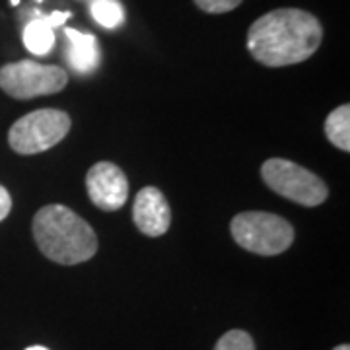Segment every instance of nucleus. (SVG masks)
<instances>
[{
	"label": "nucleus",
	"instance_id": "1",
	"mask_svg": "<svg viewBox=\"0 0 350 350\" xmlns=\"http://www.w3.org/2000/svg\"><path fill=\"white\" fill-rule=\"evenodd\" d=\"M323 27L313 14L278 8L255 20L247 31V51L265 66H290L308 61L319 49Z\"/></svg>",
	"mask_w": 350,
	"mask_h": 350
},
{
	"label": "nucleus",
	"instance_id": "2",
	"mask_svg": "<svg viewBox=\"0 0 350 350\" xmlns=\"http://www.w3.org/2000/svg\"><path fill=\"white\" fill-rule=\"evenodd\" d=\"M33 238L39 251L59 265H78L98 253L94 228L64 204H47L33 218Z\"/></svg>",
	"mask_w": 350,
	"mask_h": 350
},
{
	"label": "nucleus",
	"instance_id": "3",
	"mask_svg": "<svg viewBox=\"0 0 350 350\" xmlns=\"http://www.w3.org/2000/svg\"><path fill=\"white\" fill-rule=\"evenodd\" d=\"M230 230L239 247L265 257L284 253L294 241L292 224L271 213H239L234 216Z\"/></svg>",
	"mask_w": 350,
	"mask_h": 350
},
{
	"label": "nucleus",
	"instance_id": "4",
	"mask_svg": "<svg viewBox=\"0 0 350 350\" xmlns=\"http://www.w3.org/2000/svg\"><path fill=\"white\" fill-rule=\"evenodd\" d=\"M70 117L61 109H38L18 119L8 133V144L16 154L31 156L57 146L70 131Z\"/></svg>",
	"mask_w": 350,
	"mask_h": 350
},
{
	"label": "nucleus",
	"instance_id": "5",
	"mask_svg": "<svg viewBox=\"0 0 350 350\" xmlns=\"http://www.w3.org/2000/svg\"><path fill=\"white\" fill-rule=\"evenodd\" d=\"M261 175L262 181L276 195L298 202L301 206H319L329 197V189L321 177L290 160L273 158L265 162Z\"/></svg>",
	"mask_w": 350,
	"mask_h": 350
},
{
	"label": "nucleus",
	"instance_id": "6",
	"mask_svg": "<svg viewBox=\"0 0 350 350\" xmlns=\"http://www.w3.org/2000/svg\"><path fill=\"white\" fill-rule=\"evenodd\" d=\"M68 84V76L61 66L18 61L0 68V88L14 100H31L51 96Z\"/></svg>",
	"mask_w": 350,
	"mask_h": 350
},
{
	"label": "nucleus",
	"instance_id": "7",
	"mask_svg": "<svg viewBox=\"0 0 350 350\" xmlns=\"http://www.w3.org/2000/svg\"><path fill=\"white\" fill-rule=\"evenodd\" d=\"M86 189L90 200L105 213L119 211L129 199L125 172L111 162H100L88 170Z\"/></svg>",
	"mask_w": 350,
	"mask_h": 350
},
{
	"label": "nucleus",
	"instance_id": "8",
	"mask_svg": "<svg viewBox=\"0 0 350 350\" xmlns=\"http://www.w3.org/2000/svg\"><path fill=\"white\" fill-rule=\"evenodd\" d=\"M133 220L148 238H160L170 230L172 208L160 189L144 187L138 191L133 204Z\"/></svg>",
	"mask_w": 350,
	"mask_h": 350
},
{
	"label": "nucleus",
	"instance_id": "9",
	"mask_svg": "<svg viewBox=\"0 0 350 350\" xmlns=\"http://www.w3.org/2000/svg\"><path fill=\"white\" fill-rule=\"evenodd\" d=\"M68 38V63L80 75H90L100 64V47L98 39L92 33H82L78 29L66 27L64 29Z\"/></svg>",
	"mask_w": 350,
	"mask_h": 350
},
{
	"label": "nucleus",
	"instance_id": "10",
	"mask_svg": "<svg viewBox=\"0 0 350 350\" xmlns=\"http://www.w3.org/2000/svg\"><path fill=\"white\" fill-rule=\"evenodd\" d=\"M325 135L338 150H350V105H338L325 119Z\"/></svg>",
	"mask_w": 350,
	"mask_h": 350
},
{
	"label": "nucleus",
	"instance_id": "11",
	"mask_svg": "<svg viewBox=\"0 0 350 350\" xmlns=\"http://www.w3.org/2000/svg\"><path fill=\"white\" fill-rule=\"evenodd\" d=\"M24 45L31 55H38V57H43V55H47L53 49V45H55V31L45 24V20L41 16L25 25Z\"/></svg>",
	"mask_w": 350,
	"mask_h": 350
},
{
	"label": "nucleus",
	"instance_id": "12",
	"mask_svg": "<svg viewBox=\"0 0 350 350\" xmlns=\"http://www.w3.org/2000/svg\"><path fill=\"white\" fill-rule=\"evenodd\" d=\"M92 16L101 27H119L125 20V10L119 0H94L92 4Z\"/></svg>",
	"mask_w": 350,
	"mask_h": 350
},
{
	"label": "nucleus",
	"instance_id": "13",
	"mask_svg": "<svg viewBox=\"0 0 350 350\" xmlns=\"http://www.w3.org/2000/svg\"><path fill=\"white\" fill-rule=\"evenodd\" d=\"M214 350H255V342L250 333L241 329H234L218 338Z\"/></svg>",
	"mask_w": 350,
	"mask_h": 350
},
{
	"label": "nucleus",
	"instance_id": "14",
	"mask_svg": "<svg viewBox=\"0 0 350 350\" xmlns=\"http://www.w3.org/2000/svg\"><path fill=\"white\" fill-rule=\"evenodd\" d=\"M243 0H195L202 12L208 14H226L234 8H238Z\"/></svg>",
	"mask_w": 350,
	"mask_h": 350
},
{
	"label": "nucleus",
	"instance_id": "15",
	"mask_svg": "<svg viewBox=\"0 0 350 350\" xmlns=\"http://www.w3.org/2000/svg\"><path fill=\"white\" fill-rule=\"evenodd\" d=\"M12 211V197L6 189L0 185V222Z\"/></svg>",
	"mask_w": 350,
	"mask_h": 350
},
{
	"label": "nucleus",
	"instance_id": "16",
	"mask_svg": "<svg viewBox=\"0 0 350 350\" xmlns=\"http://www.w3.org/2000/svg\"><path fill=\"white\" fill-rule=\"evenodd\" d=\"M41 18L45 20V24L49 25L51 29H55V27L63 25L70 18V12H53L49 16H41Z\"/></svg>",
	"mask_w": 350,
	"mask_h": 350
},
{
	"label": "nucleus",
	"instance_id": "17",
	"mask_svg": "<svg viewBox=\"0 0 350 350\" xmlns=\"http://www.w3.org/2000/svg\"><path fill=\"white\" fill-rule=\"evenodd\" d=\"M333 350H350L349 345H340V347H337V349H333Z\"/></svg>",
	"mask_w": 350,
	"mask_h": 350
},
{
	"label": "nucleus",
	"instance_id": "18",
	"mask_svg": "<svg viewBox=\"0 0 350 350\" xmlns=\"http://www.w3.org/2000/svg\"><path fill=\"white\" fill-rule=\"evenodd\" d=\"M25 350H49V349H45V347H29V349H25Z\"/></svg>",
	"mask_w": 350,
	"mask_h": 350
},
{
	"label": "nucleus",
	"instance_id": "19",
	"mask_svg": "<svg viewBox=\"0 0 350 350\" xmlns=\"http://www.w3.org/2000/svg\"><path fill=\"white\" fill-rule=\"evenodd\" d=\"M10 2H12L14 6H18V4H20V0H10Z\"/></svg>",
	"mask_w": 350,
	"mask_h": 350
},
{
	"label": "nucleus",
	"instance_id": "20",
	"mask_svg": "<svg viewBox=\"0 0 350 350\" xmlns=\"http://www.w3.org/2000/svg\"><path fill=\"white\" fill-rule=\"evenodd\" d=\"M38 2H41V0H38Z\"/></svg>",
	"mask_w": 350,
	"mask_h": 350
}]
</instances>
